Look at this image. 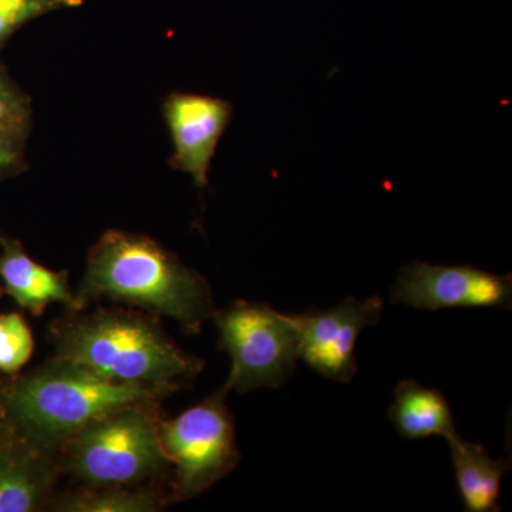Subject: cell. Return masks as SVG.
<instances>
[{"label": "cell", "mask_w": 512, "mask_h": 512, "mask_svg": "<svg viewBox=\"0 0 512 512\" xmlns=\"http://www.w3.org/2000/svg\"><path fill=\"white\" fill-rule=\"evenodd\" d=\"M83 308L109 299L128 308L177 320L188 335H198L214 316L207 279L147 235L109 229L93 245L76 289Z\"/></svg>", "instance_id": "obj_1"}, {"label": "cell", "mask_w": 512, "mask_h": 512, "mask_svg": "<svg viewBox=\"0 0 512 512\" xmlns=\"http://www.w3.org/2000/svg\"><path fill=\"white\" fill-rule=\"evenodd\" d=\"M56 355L121 383L178 390L197 377L204 360L181 349L160 318L134 308L67 311L50 325Z\"/></svg>", "instance_id": "obj_2"}, {"label": "cell", "mask_w": 512, "mask_h": 512, "mask_svg": "<svg viewBox=\"0 0 512 512\" xmlns=\"http://www.w3.org/2000/svg\"><path fill=\"white\" fill-rule=\"evenodd\" d=\"M163 387L121 383L55 356L25 375L0 379V410L30 444L55 454L103 414L138 403H163Z\"/></svg>", "instance_id": "obj_3"}, {"label": "cell", "mask_w": 512, "mask_h": 512, "mask_svg": "<svg viewBox=\"0 0 512 512\" xmlns=\"http://www.w3.org/2000/svg\"><path fill=\"white\" fill-rule=\"evenodd\" d=\"M161 403H138L103 414L64 441L62 474L86 487H140L171 473L161 448Z\"/></svg>", "instance_id": "obj_4"}, {"label": "cell", "mask_w": 512, "mask_h": 512, "mask_svg": "<svg viewBox=\"0 0 512 512\" xmlns=\"http://www.w3.org/2000/svg\"><path fill=\"white\" fill-rule=\"evenodd\" d=\"M227 387H221L175 419L158 423L161 448L171 467L174 503L210 490L239 463L234 417L227 406Z\"/></svg>", "instance_id": "obj_5"}, {"label": "cell", "mask_w": 512, "mask_h": 512, "mask_svg": "<svg viewBox=\"0 0 512 512\" xmlns=\"http://www.w3.org/2000/svg\"><path fill=\"white\" fill-rule=\"evenodd\" d=\"M212 320L220 332L218 348L231 357L224 384L229 392L278 389L295 372L301 336L293 315L276 312L265 303L235 301L217 309Z\"/></svg>", "instance_id": "obj_6"}, {"label": "cell", "mask_w": 512, "mask_h": 512, "mask_svg": "<svg viewBox=\"0 0 512 512\" xmlns=\"http://www.w3.org/2000/svg\"><path fill=\"white\" fill-rule=\"evenodd\" d=\"M393 303L420 311L450 308H504L512 302L511 275L474 266L413 262L404 266L392 288Z\"/></svg>", "instance_id": "obj_7"}, {"label": "cell", "mask_w": 512, "mask_h": 512, "mask_svg": "<svg viewBox=\"0 0 512 512\" xmlns=\"http://www.w3.org/2000/svg\"><path fill=\"white\" fill-rule=\"evenodd\" d=\"M383 302L349 298L328 311L293 315L301 336V359L319 375L349 383L356 375V340L367 326L379 323Z\"/></svg>", "instance_id": "obj_8"}, {"label": "cell", "mask_w": 512, "mask_h": 512, "mask_svg": "<svg viewBox=\"0 0 512 512\" xmlns=\"http://www.w3.org/2000/svg\"><path fill=\"white\" fill-rule=\"evenodd\" d=\"M163 111L174 146L171 167L190 174L195 187L204 190L234 107L218 97L174 92L164 100Z\"/></svg>", "instance_id": "obj_9"}, {"label": "cell", "mask_w": 512, "mask_h": 512, "mask_svg": "<svg viewBox=\"0 0 512 512\" xmlns=\"http://www.w3.org/2000/svg\"><path fill=\"white\" fill-rule=\"evenodd\" d=\"M0 295L10 296L20 308L42 316L47 306L62 303L67 311H83L69 272L52 271L30 258L19 239L0 235Z\"/></svg>", "instance_id": "obj_10"}, {"label": "cell", "mask_w": 512, "mask_h": 512, "mask_svg": "<svg viewBox=\"0 0 512 512\" xmlns=\"http://www.w3.org/2000/svg\"><path fill=\"white\" fill-rule=\"evenodd\" d=\"M60 474L55 454L22 437L0 456V512L42 510Z\"/></svg>", "instance_id": "obj_11"}, {"label": "cell", "mask_w": 512, "mask_h": 512, "mask_svg": "<svg viewBox=\"0 0 512 512\" xmlns=\"http://www.w3.org/2000/svg\"><path fill=\"white\" fill-rule=\"evenodd\" d=\"M447 441L464 511H500L501 480L510 471V460H494L483 446L464 440L458 434Z\"/></svg>", "instance_id": "obj_12"}, {"label": "cell", "mask_w": 512, "mask_h": 512, "mask_svg": "<svg viewBox=\"0 0 512 512\" xmlns=\"http://www.w3.org/2000/svg\"><path fill=\"white\" fill-rule=\"evenodd\" d=\"M394 429L406 440L456 436L453 412L440 390L424 387L414 380H403L394 390L389 410Z\"/></svg>", "instance_id": "obj_13"}, {"label": "cell", "mask_w": 512, "mask_h": 512, "mask_svg": "<svg viewBox=\"0 0 512 512\" xmlns=\"http://www.w3.org/2000/svg\"><path fill=\"white\" fill-rule=\"evenodd\" d=\"M170 487H80L50 498L46 510L60 512H156L173 504Z\"/></svg>", "instance_id": "obj_14"}, {"label": "cell", "mask_w": 512, "mask_h": 512, "mask_svg": "<svg viewBox=\"0 0 512 512\" xmlns=\"http://www.w3.org/2000/svg\"><path fill=\"white\" fill-rule=\"evenodd\" d=\"M35 349L32 330L19 313L0 315V372L18 375Z\"/></svg>", "instance_id": "obj_15"}, {"label": "cell", "mask_w": 512, "mask_h": 512, "mask_svg": "<svg viewBox=\"0 0 512 512\" xmlns=\"http://www.w3.org/2000/svg\"><path fill=\"white\" fill-rule=\"evenodd\" d=\"M84 0H0V49L32 20L57 10L74 9Z\"/></svg>", "instance_id": "obj_16"}, {"label": "cell", "mask_w": 512, "mask_h": 512, "mask_svg": "<svg viewBox=\"0 0 512 512\" xmlns=\"http://www.w3.org/2000/svg\"><path fill=\"white\" fill-rule=\"evenodd\" d=\"M32 128V101L0 64V130L29 136Z\"/></svg>", "instance_id": "obj_17"}, {"label": "cell", "mask_w": 512, "mask_h": 512, "mask_svg": "<svg viewBox=\"0 0 512 512\" xmlns=\"http://www.w3.org/2000/svg\"><path fill=\"white\" fill-rule=\"evenodd\" d=\"M25 134L0 130V183L28 171Z\"/></svg>", "instance_id": "obj_18"}, {"label": "cell", "mask_w": 512, "mask_h": 512, "mask_svg": "<svg viewBox=\"0 0 512 512\" xmlns=\"http://www.w3.org/2000/svg\"><path fill=\"white\" fill-rule=\"evenodd\" d=\"M20 439H22V436H20L15 427L12 426V423H10L8 417L5 416V413L0 410V456H2L6 450H9L13 444L18 443Z\"/></svg>", "instance_id": "obj_19"}]
</instances>
